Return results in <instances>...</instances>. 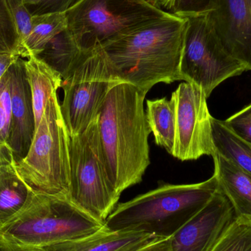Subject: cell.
Here are the masks:
<instances>
[{
  "instance_id": "1",
  "label": "cell",
  "mask_w": 251,
  "mask_h": 251,
  "mask_svg": "<svg viewBox=\"0 0 251 251\" xmlns=\"http://www.w3.org/2000/svg\"><path fill=\"white\" fill-rule=\"evenodd\" d=\"M146 93L121 82L109 91L97 116L99 137L107 174L119 194L141 182L150 165L151 133L143 107Z\"/></svg>"
},
{
  "instance_id": "2",
  "label": "cell",
  "mask_w": 251,
  "mask_h": 251,
  "mask_svg": "<svg viewBox=\"0 0 251 251\" xmlns=\"http://www.w3.org/2000/svg\"><path fill=\"white\" fill-rule=\"evenodd\" d=\"M187 19L170 13L101 46L124 82L147 94L156 84L183 80L180 72Z\"/></svg>"
},
{
  "instance_id": "3",
  "label": "cell",
  "mask_w": 251,
  "mask_h": 251,
  "mask_svg": "<svg viewBox=\"0 0 251 251\" xmlns=\"http://www.w3.org/2000/svg\"><path fill=\"white\" fill-rule=\"evenodd\" d=\"M218 190L215 174L197 184H162L118 205L104 222V229L140 231L171 238L209 203Z\"/></svg>"
},
{
  "instance_id": "4",
  "label": "cell",
  "mask_w": 251,
  "mask_h": 251,
  "mask_svg": "<svg viewBox=\"0 0 251 251\" xmlns=\"http://www.w3.org/2000/svg\"><path fill=\"white\" fill-rule=\"evenodd\" d=\"M69 199L33 190L25 209L0 226V251L41 249L78 240L104 228Z\"/></svg>"
},
{
  "instance_id": "5",
  "label": "cell",
  "mask_w": 251,
  "mask_h": 251,
  "mask_svg": "<svg viewBox=\"0 0 251 251\" xmlns=\"http://www.w3.org/2000/svg\"><path fill=\"white\" fill-rule=\"evenodd\" d=\"M70 136L57 94L49 100L29 151L16 162L22 179L35 192L67 198L70 185Z\"/></svg>"
},
{
  "instance_id": "6",
  "label": "cell",
  "mask_w": 251,
  "mask_h": 251,
  "mask_svg": "<svg viewBox=\"0 0 251 251\" xmlns=\"http://www.w3.org/2000/svg\"><path fill=\"white\" fill-rule=\"evenodd\" d=\"M66 13L67 29L82 50L103 46L170 14L143 0H76Z\"/></svg>"
},
{
  "instance_id": "7",
  "label": "cell",
  "mask_w": 251,
  "mask_h": 251,
  "mask_svg": "<svg viewBox=\"0 0 251 251\" xmlns=\"http://www.w3.org/2000/svg\"><path fill=\"white\" fill-rule=\"evenodd\" d=\"M70 185L67 199L94 219L105 222L120 199L104 163L97 117L85 131L70 137Z\"/></svg>"
},
{
  "instance_id": "8",
  "label": "cell",
  "mask_w": 251,
  "mask_h": 251,
  "mask_svg": "<svg viewBox=\"0 0 251 251\" xmlns=\"http://www.w3.org/2000/svg\"><path fill=\"white\" fill-rule=\"evenodd\" d=\"M124 82L101 46L82 50L75 66L63 78L62 116L69 136L77 135L97 119L110 90Z\"/></svg>"
},
{
  "instance_id": "9",
  "label": "cell",
  "mask_w": 251,
  "mask_h": 251,
  "mask_svg": "<svg viewBox=\"0 0 251 251\" xmlns=\"http://www.w3.org/2000/svg\"><path fill=\"white\" fill-rule=\"evenodd\" d=\"M186 19L180 72L184 82L200 87L208 99L220 84L247 68L224 48L208 13Z\"/></svg>"
},
{
  "instance_id": "10",
  "label": "cell",
  "mask_w": 251,
  "mask_h": 251,
  "mask_svg": "<svg viewBox=\"0 0 251 251\" xmlns=\"http://www.w3.org/2000/svg\"><path fill=\"white\" fill-rule=\"evenodd\" d=\"M176 105V141L172 156L196 160L215 154L212 119L206 94L200 87L184 82L172 93Z\"/></svg>"
},
{
  "instance_id": "11",
  "label": "cell",
  "mask_w": 251,
  "mask_h": 251,
  "mask_svg": "<svg viewBox=\"0 0 251 251\" xmlns=\"http://www.w3.org/2000/svg\"><path fill=\"white\" fill-rule=\"evenodd\" d=\"M236 220L226 196L218 190L209 203L171 237L172 251H211Z\"/></svg>"
},
{
  "instance_id": "12",
  "label": "cell",
  "mask_w": 251,
  "mask_h": 251,
  "mask_svg": "<svg viewBox=\"0 0 251 251\" xmlns=\"http://www.w3.org/2000/svg\"><path fill=\"white\" fill-rule=\"evenodd\" d=\"M209 19L224 48L251 70V0H212Z\"/></svg>"
},
{
  "instance_id": "13",
  "label": "cell",
  "mask_w": 251,
  "mask_h": 251,
  "mask_svg": "<svg viewBox=\"0 0 251 251\" xmlns=\"http://www.w3.org/2000/svg\"><path fill=\"white\" fill-rule=\"evenodd\" d=\"M11 95V120L8 147L15 162L25 157L35 131V115L25 60L19 57L9 69Z\"/></svg>"
},
{
  "instance_id": "14",
  "label": "cell",
  "mask_w": 251,
  "mask_h": 251,
  "mask_svg": "<svg viewBox=\"0 0 251 251\" xmlns=\"http://www.w3.org/2000/svg\"><path fill=\"white\" fill-rule=\"evenodd\" d=\"M160 237L140 231H101L78 240L41 248V251H138Z\"/></svg>"
},
{
  "instance_id": "15",
  "label": "cell",
  "mask_w": 251,
  "mask_h": 251,
  "mask_svg": "<svg viewBox=\"0 0 251 251\" xmlns=\"http://www.w3.org/2000/svg\"><path fill=\"white\" fill-rule=\"evenodd\" d=\"M33 190L22 179L8 146L0 144V226L19 215Z\"/></svg>"
},
{
  "instance_id": "16",
  "label": "cell",
  "mask_w": 251,
  "mask_h": 251,
  "mask_svg": "<svg viewBox=\"0 0 251 251\" xmlns=\"http://www.w3.org/2000/svg\"><path fill=\"white\" fill-rule=\"evenodd\" d=\"M212 157L220 190L231 203L236 219L251 224V177L218 152Z\"/></svg>"
},
{
  "instance_id": "17",
  "label": "cell",
  "mask_w": 251,
  "mask_h": 251,
  "mask_svg": "<svg viewBox=\"0 0 251 251\" xmlns=\"http://www.w3.org/2000/svg\"><path fill=\"white\" fill-rule=\"evenodd\" d=\"M25 69L32 94L35 128L41 122L46 106L53 94L61 88V75L38 56L25 60Z\"/></svg>"
},
{
  "instance_id": "18",
  "label": "cell",
  "mask_w": 251,
  "mask_h": 251,
  "mask_svg": "<svg viewBox=\"0 0 251 251\" xmlns=\"http://www.w3.org/2000/svg\"><path fill=\"white\" fill-rule=\"evenodd\" d=\"M146 117L148 125L157 146L172 155L176 141V105L171 98L164 97L146 101Z\"/></svg>"
},
{
  "instance_id": "19",
  "label": "cell",
  "mask_w": 251,
  "mask_h": 251,
  "mask_svg": "<svg viewBox=\"0 0 251 251\" xmlns=\"http://www.w3.org/2000/svg\"><path fill=\"white\" fill-rule=\"evenodd\" d=\"M216 152L251 177V144L239 137L223 121L212 119Z\"/></svg>"
},
{
  "instance_id": "20",
  "label": "cell",
  "mask_w": 251,
  "mask_h": 251,
  "mask_svg": "<svg viewBox=\"0 0 251 251\" xmlns=\"http://www.w3.org/2000/svg\"><path fill=\"white\" fill-rule=\"evenodd\" d=\"M67 28L66 13L32 16V27L29 36L18 51L22 58L38 55L47 44Z\"/></svg>"
},
{
  "instance_id": "21",
  "label": "cell",
  "mask_w": 251,
  "mask_h": 251,
  "mask_svg": "<svg viewBox=\"0 0 251 251\" xmlns=\"http://www.w3.org/2000/svg\"><path fill=\"white\" fill-rule=\"evenodd\" d=\"M82 50L66 28L54 37L38 57L64 78L72 70Z\"/></svg>"
},
{
  "instance_id": "22",
  "label": "cell",
  "mask_w": 251,
  "mask_h": 251,
  "mask_svg": "<svg viewBox=\"0 0 251 251\" xmlns=\"http://www.w3.org/2000/svg\"><path fill=\"white\" fill-rule=\"evenodd\" d=\"M211 251H251V224L236 219Z\"/></svg>"
},
{
  "instance_id": "23",
  "label": "cell",
  "mask_w": 251,
  "mask_h": 251,
  "mask_svg": "<svg viewBox=\"0 0 251 251\" xmlns=\"http://www.w3.org/2000/svg\"><path fill=\"white\" fill-rule=\"evenodd\" d=\"M20 44V36L9 0H0V53L18 54Z\"/></svg>"
},
{
  "instance_id": "24",
  "label": "cell",
  "mask_w": 251,
  "mask_h": 251,
  "mask_svg": "<svg viewBox=\"0 0 251 251\" xmlns=\"http://www.w3.org/2000/svg\"><path fill=\"white\" fill-rule=\"evenodd\" d=\"M162 7L181 18L206 14L212 10V0H164Z\"/></svg>"
},
{
  "instance_id": "25",
  "label": "cell",
  "mask_w": 251,
  "mask_h": 251,
  "mask_svg": "<svg viewBox=\"0 0 251 251\" xmlns=\"http://www.w3.org/2000/svg\"><path fill=\"white\" fill-rule=\"evenodd\" d=\"M32 16L66 13L76 0H22Z\"/></svg>"
},
{
  "instance_id": "26",
  "label": "cell",
  "mask_w": 251,
  "mask_h": 251,
  "mask_svg": "<svg viewBox=\"0 0 251 251\" xmlns=\"http://www.w3.org/2000/svg\"><path fill=\"white\" fill-rule=\"evenodd\" d=\"M9 2L20 36L21 47L32 30V16L22 0H9Z\"/></svg>"
},
{
  "instance_id": "27",
  "label": "cell",
  "mask_w": 251,
  "mask_h": 251,
  "mask_svg": "<svg viewBox=\"0 0 251 251\" xmlns=\"http://www.w3.org/2000/svg\"><path fill=\"white\" fill-rule=\"evenodd\" d=\"M224 122L239 137L251 144V103Z\"/></svg>"
},
{
  "instance_id": "28",
  "label": "cell",
  "mask_w": 251,
  "mask_h": 251,
  "mask_svg": "<svg viewBox=\"0 0 251 251\" xmlns=\"http://www.w3.org/2000/svg\"><path fill=\"white\" fill-rule=\"evenodd\" d=\"M10 126V120L7 117L0 102V144H6L8 146Z\"/></svg>"
},
{
  "instance_id": "29",
  "label": "cell",
  "mask_w": 251,
  "mask_h": 251,
  "mask_svg": "<svg viewBox=\"0 0 251 251\" xmlns=\"http://www.w3.org/2000/svg\"><path fill=\"white\" fill-rule=\"evenodd\" d=\"M21 57L17 53H0V81L7 73L13 63Z\"/></svg>"
},
{
  "instance_id": "30",
  "label": "cell",
  "mask_w": 251,
  "mask_h": 251,
  "mask_svg": "<svg viewBox=\"0 0 251 251\" xmlns=\"http://www.w3.org/2000/svg\"><path fill=\"white\" fill-rule=\"evenodd\" d=\"M138 251H172L171 238H160Z\"/></svg>"
},
{
  "instance_id": "31",
  "label": "cell",
  "mask_w": 251,
  "mask_h": 251,
  "mask_svg": "<svg viewBox=\"0 0 251 251\" xmlns=\"http://www.w3.org/2000/svg\"><path fill=\"white\" fill-rule=\"evenodd\" d=\"M143 1H146V3L151 4V5L153 6V7L161 9L164 0H143Z\"/></svg>"
},
{
  "instance_id": "32",
  "label": "cell",
  "mask_w": 251,
  "mask_h": 251,
  "mask_svg": "<svg viewBox=\"0 0 251 251\" xmlns=\"http://www.w3.org/2000/svg\"><path fill=\"white\" fill-rule=\"evenodd\" d=\"M13 251H41L38 249H25V250Z\"/></svg>"
}]
</instances>
